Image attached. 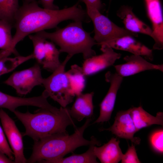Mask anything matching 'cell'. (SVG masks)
<instances>
[{"label":"cell","mask_w":163,"mask_h":163,"mask_svg":"<svg viewBox=\"0 0 163 163\" xmlns=\"http://www.w3.org/2000/svg\"><path fill=\"white\" fill-rule=\"evenodd\" d=\"M88 17L86 10L78 4L62 9H50L40 7L36 1L25 2L16 14L13 26L16 31L10 48L1 50L2 57L12 53L18 55L15 47L26 37L47 29L56 27L61 22L68 20L86 22Z\"/></svg>","instance_id":"cell-1"},{"label":"cell","mask_w":163,"mask_h":163,"mask_svg":"<svg viewBox=\"0 0 163 163\" xmlns=\"http://www.w3.org/2000/svg\"><path fill=\"white\" fill-rule=\"evenodd\" d=\"M91 118H87L81 127L75 129L74 133L54 134L34 141L32 153L27 163H46L63 157L76 149L83 146L90 145L100 142L94 136L90 140L85 139L83 135L89 125Z\"/></svg>","instance_id":"cell-2"},{"label":"cell","mask_w":163,"mask_h":163,"mask_svg":"<svg viewBox=\"0 0 163 163\" xmlns=\"http://www.w3.org/2000/svg\"><path fill=\"white\" fill-rule=\"evenodd\" d=\"M13 113L25 128L22 135L29 136L34 141L56 133H67L66 128L69 125L77 128L69 109L66 107H62L58 112L40 108L33 113L16 110Z\"/></svg>","instance_id":"cell-3"},{"label":"cell","mask_w":163,"mask_h":163,"mask_svg":"<svg viewBox=\"0 0 163 163\" xmlns=\"http://www.w3.org/2000/svg\"><path fill=\"white\" fill-rule=\"evenodd\" d=\"M37 33L58 45L60 53H66L72 57L82 53L84 59L96 55L92 47L97 43L90 34L84 29L82 21H74L53 32L42 30Z\"/></svg>","instance_id":"cell-4"},{"label":"cell","mask_w":163,"mask_h":163,"mask_svg":"<svg viewBox=\"0 0 163 163\" xmlns=\"http://www.w3.org/2000/svg\"><path fill=\"white\" fill-rule=\"evenodd\" d=\"M72 57L68 55L58 68L49 76L43 78L42 84L49 97L63 108L73 101L75 96L65 71L66 66Z\"/></svg>","instance_id":"cell-5"},{"label":"cell","mask_w":163,"mask_h":163,"mask_svg":"<svg viewBox=\"0 0 163 163\" xmlns=\"http://www.w3.org/2000/svg\"><path fill=\"white\" fill-rule=\"evenodd\" d=\"M86 7L87 14L93 24L94 33L93 38L97 44L104 45L113 39L124 36L138 37V34L118 26L97 9L90 6Z\"/></svg>","instance_id":"cell-6"},{"label":"cell","mask_w":163,"mask_h":163,"mask_svg":"<svg viewBox=\"0 0 163 163\" xmlns=\"http://www.w3.org/2000/svg\"><path fill=\"white\" fill-rule=\"evenodd\" d=\"M43 79L40 65L37 63L28 69L13 72L4 83L13 88L18 95H23L42 85Z\"/></svg>","instance_id":"cell-7"},{"label":"cell","mask_w":163,"mask_h":163,"mask_svg":"<svg viewBox=\"0 0 163 163\" xmlns=\"http://www.w3.org/2000/svg\"><path fill=\"white\" fill-rule=\"evenodd\" d=\"M0 119L3 130L8 139L16 163H25L27 159L24 153L22 135L14 121L2 108H0Z\"/></svg>","instance_id":"cell-8"},{"label":"cell","mask_w":163,"mask_h":163,"mask_svg":"<svg viewBox=\"0 0 163 163\" xmlns=\"http://www.w3.org/2000/svg\"><path fill=\"white\" fill-rule=\"evenodd\" d=\"M106 81L110 86L106 96L100 104V115L93 123H104L109 121L114 109L118 91L123 78L116 72L108 71L105 75Z\"/></svg>","instance_id":"cell-9"},{"label":"cell","mask_w":163,"mask_h":163,"mask_svg":"<svg viewBox=\"0 0 163 163\" xmlns=\"http://www.w3.org/2000/svg\"><path fill=\"white\" fill-rule=\"evenodd\" d=\"M101 46V54L84 59L82 69L85 76L95 74L113 66L121 57V54L115 52L111 47L107 45Z\"/></svg>","instance_id":"cell-10"},{"label":"cell","mask_w":163,"mask_h":163,"mask_svg":"<svg viewBox=\"0 0 163 163\" xmlns=\"http://www.w3.org/2000/svg\"><path fill=\"white\" fill-rule=\"evenodd\" d=\"M125 63L114 66L116 73L122 77L129 76L147 70H158L163 72V65L155 64L142 56L132 54L123 58Z\"/></svg>","instance_id":"cell-11"},{"label":"cell","mask_w":163,"mask_h":163,"mask_svg":"<svg viewBox=\"0 0 163 163\" xmlns=\"http://www.w3.org/2000/svg\"><path fill=\"white\" fill-rule=\"evenodd\" d=\"M148 16L152 24L153 39L155 43L153 49L163 48V17L160 0H144Z\"/></svg>","instance_id":"cell-12"},{"label":"cell","mask_w":163,"mask_h":163,"mask_svg":"<svg viewBox=\"0 0 163 163\" xmlns=\"http://www.w3.org/2000/svg\"><path fill=\"white\" fill-rule=\"evenodd\" d=\"M131 108L127 110L118 112L113 125L102 130L110 131L117 137L129 140L135 144H139L140 139L134 137L137 131L131 115Z\"/></svg>","instance_id":"cell-13"},{"label":"cell","mask_w":163,"mask_h":163,"mask_svg":"<svg viewBox=\"0 0 163 163\" xmlns=\"http://www.w3.org/2000/svg\"><path fill=\"white\" fill-rule=\"evenodd\" d=\"M133 36L126 35L113 39L106 43L113 49L128 52L132 54L141 56L147 60L152 61L153 55L152 50L136 40Z\"/></svg>","instance_id":"cell-14"},{"label":"cell","mask_w":163,"mask_h":163,"mask_svg":"<svg viewBox=\"0 0 163 163\" xmlns=\"http://www.w3.org/2000/svg\"><path fill=\"white\" fill-rule=\"evenodd\" d=\"M116 14L122 20L124 28L127 30L133 33L145 34L153 38L152 28L136 15L131 6H121L117 11Z\"/></svg>","instance_id":"cell-15"},{"label":"cell","mask_w":163,"mask_h":163,"mask_svg":"<svg viewBox=\"0 0 163 163\" xmlns=\"http://www.w3.org/2000/svg\"><path fill=\"white\" fill-rule=\"evenodd\" d=\"M93 92L89 93H81L76 95V98L71 109H69L70 114L72 117L78 121L84 118H90L94 111L93 98Z\"/></svg>","instance_id":"cell-16"},{"label":"cell","mask_w":163,"mask_h":163,"mask_svg":"<svg viewBox=\"0 0 163 163\" xmlns=\"http://www.w3.org/2000/svg\"><path fill=\"white\" fill-rule=\"evenodd\" d=\"M120 141L112 138L102 146L94 148V155L102 163H117L121 160L123 154L119 146Z\"/></svg>","instance_id":"cell-17"},{"label":"cell","mask_w":163,"mask_h":163,"mask_svg":"<svg viewBox=\"0 0 163 163\" xmlns=\"http://www.w3.org/2000/svg\"><path fill=\"white\" fill-rule=\"evenodd\" d=\"M130 114L137 132L153 124L163 125V113L158 112L155 116L147 112L141 106L131 108Z\"/></svg>","instance_id":"cell-18"},{"label":"cell","mask_w":163,"mask_h":163,"mask_svg":"<svg viewBox=\"0 0 163 163\" xmlns=\"http://www.w3.org/2000/svg\"><path fill=\"white\" fill-rule=\"evenodd\" d=\"M60 53L53 42L46 40L44 56L41 65L43 68L52 72L56 70L61 63L59 59Z\"/></svg>","instance_id":"cell-19"},{"label":"cell","mask_w":163,"mask_h":163,"mask_svg":"<svg viewBox=\"0 0 163 163\" xmlns=\"http://www.w3.org/2000/svg\"><path fill=\"white\" fill-rule=\"evenodd\" d=\"M96 143L91 144L85 152L80 154H73L66 158L62 157L50 161L49 163H97V157L94 153V148Z\"/></svg>","instance_id":"cell-20"},{"label":"cell","mask_w":163,"mask_h":163,"mask_svg":"<svg viewBox=\"0 0 163 163\" xmlns=\"http://www.w3.org/2000/svg\"><path fill=\"white\" fill-rule=\"evenodd\" d=\"M19 7L18 0H0V20L7 21L13 26Z\"/></svg>","instance_id":"cell-21"},{"label":"cell","mask_w":163,"mask_h":163,"mask_svg":"<svg viewBox=\"0 0 163 163\" xmlns=\"http://www.w3.org/2000/svg\"><path fill=\"white\" fill-rule=\"evenodd\" d=\"M66 72L75 96L82 93L84 86L85 76L82 72V67L74 65L71 66L70 70Z\"/></svg>","instance_id":"cell-22"},{"label":"cell","mask_w":163,"mask_h":163,"mask_svg":"<svg viewBox=\"0 0 163 163\" xmlns=\"http://www.w3.org/2000/svg\"><path fill=\"white\" fill-rule=\"evenodd\" d=\"M34 59L33 54L26 56H17L14 58L5 57L0 59V76L11 72L30 59Z\"/></svg>","instance_id":"cell-23"},{"label":"cell","mask_w":163,"mask_h":163,"mask_svg":"<svg viewBox=\"0 0 163 163\" xmlns=\"http://www.w3.org/2000/svg\"><path fill=\"white\" fill-rule=\"evenodd\" d=\"M31 40L34 47L32 53L37 63L40 65L42 64L45 52V43L46 40L40 35L38 33L34 35H28Z\"/></svg>","instance_id":"cell-24"},{"label":"cell","mask_w":163,"mask_h":163,"mask_svg":"<svg viewBox=\"0 0 163 163\" xmlns=\"http://www.w3.org/2000/svg\"><path fill=\"white\" fill-rule=\"evenodd\" d=\"M13 25L4 21L0 20V49L6 50L10 47L13 37L11 30Z\"/></svg>","instance_id":"cell-25"},{"label":"cell","mask_w":163,"mask_h":163,"mask_svg":"<svg viewBox=\"0 0 163 163\" xmlns=\"http://www.w3.org/2000/svg\"><path fill=\"white\" fill-rule=\"evenodd\" d=\"M163 130L159 129L153 131L150 134L149 141L152 149L157 153H163Z\"/></svg>","instance_id":"cell-26"},{"label":"cell","mask_w":163,"mask_h":163,"mask_svg":"<svg viewBox=\"0 0 163 163\" xmlns=\"http://www.w3.org/2000/svg\"><path fill=\"white\" fill-rule=\"evenodd\" d=\"M0 151L5 154L11 160L14 161V156L13 152L8 144L4 131L0 125Z\"/></svg>","instance_id":"cell-27"},{"label":"cell","mask_w":163,"mask_h":163,"mask_svg":"<svg viewBox=\"0 0 163 163\" xmlns=\"http://www.w3.org/2000/svg\"><path fill=\"white\" fill-rule=\"evenodd\" d=\"M122 163H140L135 146L132 144L129 145L128 150L125 154H123L121 160Z\"/></svg>","instance_id":"cell-28"},{"label":"cell","mask_w":163,"mask_h":163,"mask_svg":"<svg viewBox=\"0 0 163 163\" xmlns=\"http://www.w3.org/2000/svg\"><path fill=\"white\" fill-rule=\"evenodd\" d=\"M84 2L86 6L95 8L100 11L102 9L103 6L101 0H80Z\"/></svg>","instance_id":"cell-29"},{"label":"cell","mask_w":163,"mask_h":163,"mask_svg":"<svg viewBox=\"0 0 163 163\" xmlns=\"http://www.w3.org/2000/svg\"><path fill=\"white\" fill-rule=\"evenodd\" d=\"M43 8L50 9H58V6L53 4L54 0H39Z\"/></svg>","instance_id":"cell-30"},{"label":"cell","mask_w":163,"mask_h":163,"mask_svg":"<svg viewBox=\"0 0 163 163\" xmlns=\"http://www.w3.org/2000/svg\"><path fill=\"white\" fill-rule=\"evenodd\" d=\"M4 153L0 151V163H14V161L10 159Z\"/></svg>","instance_id":"cell-31"},{"label":"cell","mask_w":163,"mask_h":163,"mask_svg":"<svg viewBox=\"0 0 163 163\" xmlns=\"http://www.w3.org/2000/svg\"><path fill=\"white\" fill-rule=\"evenodd\" d=\"M25 2L29 3L34 1H36V0H25Z\"/></svg>","instance_id":"cell-32"}]
</instances>
